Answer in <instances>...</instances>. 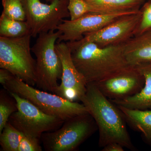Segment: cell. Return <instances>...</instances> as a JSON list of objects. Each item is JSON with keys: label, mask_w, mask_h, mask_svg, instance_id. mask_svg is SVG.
<instances>
[{"label": "cell", "mask_w": 151, "mask_h": 151, "mask_svg": "<svg viewBox=\"0 0 151 151\" xmlns=\"http://www.w3.org/2000/svg\"><path fill=\"white\" fill-rule=\"evenodd\" d=\"M141 10L124 16L100 29L85 34L80 42H92L101 47L122 44L135 35L140 21Z\"/></svg>", "instance_id": "10"}, {"label": "cell", "mask_w": 151, "mask_h": 151, "mask_svg": "<svg viewBox=\"0 0 151 151\" xmlns=\"http://www.w3.org/2000/svg\"><path fill=\"white\" fill-rule=\"evenodd\" d=\"M117 106L127 124L133 129L140 133L144 141L151 147V108L139 110Z\"/></svg>", "instance_id": "15"}, {"label": "cell", "mask_w": 151, "mask_h": 151, "mask_svg": "<svg viewBox=\"0 0 151 151\" xmlns=\"http://www.w3.org/2000/svg\"><path fill=\"white\" fill-rule=\"evenodd\" d=\"M76 69L86 83H96L133 67L124 53V44L101 47L92 42H66Z\"/></svg>", "instance_id": "1"}, {"label": "cell", "mask_w": 151, "mask_h": 151, "mask_svg": "<svg viewBox=\"0 0 151 151\" xmlns=\"http://www.w3.org/2000/svg\"><path fill=\"white\" fill-rule=\"evenodd\" d=\"M67 8L71 20L77 19L88 14L104 13L85 0H68Z\"/></svg>", "instance_id": "20"}, {"label": "cell", "mask_w": 151, "mask_h": 151, "mask_svg": "<svg viewBox=\"0 0 151 151\" xmlns=\"http://www.w3.org/2000/svg\"><path fill=\"white\" fill-rule=\"evenodd\" d=\"M143 76L145 84L137 94L125 99L111 100L117 105L131 109L146 110L151 108V61L134 66Z\"/></svg>", "instance_id": "13"}, {"label": "cell", "mask_w": 151, "mask_h": 151, "mask_svg": "<svg viewBox=\"0 0 151 151\" xmlns=\"http://www.w3.org/2000/svg\"><path fill=\"white\" fill-rule=\"evenodd\" d=\"M23 134L9 122L0 133V145L3 151H18Z\"/></svg>", "instance_id": "18"}, {"label": "cell", "mask_w": 151, "mask_h": 151, "mask_svg": "<svg viewBox=\"0 0 151 151\" xmlns=\"http://www.w3.org/2000/svg\"><path fill=\"white\" fill-rule=\"evenodd\" d=\"M94 84L110 100H119L139 93L144 86L145 79L133 66L118 75Z\"/></svg>", "instance_id": "12"}, {"label": "cell", "mask_w": 151, "mask_h": 151, "mask_svg": "<svg viewBox=\"0 0 151 151\" xmlns=\"http://www.w3.org/2000/svg\"><path fill=\"white\" fill-rule=\"evenodd\" d=\"M81 102L97 125L100 147L103 148L110 143H117L124 148L135 150L122 112L94 83L87 84L86 93Z\"/></svg>", "instance_id": "2"}, {"label": "cell", "mask_w": 151, "mask_h": 151, "mask_svg": "<svg viewBox=\"0 0 151 151\" xmlns=\"http://www.w3.org/2000/svg\"><path fill=\"white\" fill-rule=\"evenodd\" d=\"M31 34L17 37L0 36V68L30 86L36 85V59L32 55Z\"/></svg>", "instance_id": "5"}, {"label": "cell", "mask_w": 151, "mask_h": 151, "mask_svg": "<svg viewBox=\"0 0 151 151\" xmlns=\"http://www.w3.org/2000/svg\"><path fill=\"white\" fill-rule=\"evenodd\" d=\"M124 53L132 66L151 61V29L134 36L124 44Z\"/></svg>", "instance_id": "14"}, {"label": "cell", "mask_w": 151, "mask_h": 151, "mask_svg": "<svg viewBox=\"0 0 151 151\" xmlns=\"http://www.w3.org/2000/svg\"><path fill=\"white\" fill-rule=\"evenodd\" d=\"M55 50L63 68L61 82L56 94L72 102L81 101L86 93L87 83L73 63L71 49L66 42H56Z\"/></svg>", "instance_id": "11"}, {"label": "cell", "mask_w": 151, "mask_h": 151, "mask_svg": "<svg viewBox=\"0 0 151 151\" xmlns=\"http://www.w3.org/2000/svg\"><path fill=\"white\" fill-rule=\"evenodd\" d=\"M103 13L140 9L146 0H85Z\"/></svg>", "instance_id": "16"}, {"label": "cell", "mask_w": 151, "mask_h": 151, "mask_svg": "<svg viewBox=\"0 0 151 151\" xmlns=\"http://www.w3.org/2000/svg\"><path fill=\"white\" fill-rule=\"evenodd\" d=\"M4 88V87H3ZM18 110L16 99L5 88L0 91V133L8 122L10 117Z\"/></svg>", "instance_id": "19"}, {"label": "cell", "mask_w": 151, "mask_h": 151, "mask_svg": "<svg viewBox=\"0 0 151 151\" xmlns=\"http://www.w3.org/2000/svg\"><path fill=\"white\" fill-rule=\"evenodd\" d=\"M61 33L50 31L38 36L31 51L36 57V85L37 89L56 94L63 68L55 45Z\"/></svg>", "instance_id": "3"}, {"label": "cell", "mask_w": 151, "mask_h": 151, "mask_svg": "<svg viewBox=\"0 0 151 151\" xmlns=\"http://www.w3.org/2000/svg\"><path fill=\"white\" fill-rule=\"evenodd\" d=\"M10 93L16 100L18 110L8 122L24 135L40 139L44 133L58 129L64 123L62 119L45 114L27 99Z\"/></svg>", "instance_id": "7"}, {"label": "cell", "mask_w": 151, "mask_h": 151, "mask_svg": "<svg viewBox=\"0 0 151 151\" xmlns=\"http://www.w3.org/2000/svg\"><path fill=\"white\" fill-rule=\"evenodd\" d=\"M22 1L26 21L33 37L50 31H57L64 19L70 17L68 0H55L50 4H44L40 0Z\"/></svg>", "instance_id": "8"}, {"label": "cell", "mask_w": 151, "mask_h": 151, "mask_svg": "<svg viewBox=\"0 0 151 151\" xmlns=\"http://www.w3.org/2000/svg\"><path fill=\"white\" fill-rule=\"evenodd\" d=\"M31 34L26 21H21L9 18L1 14L0 17V36L17 37Z\"/></svg>", "instance_id": "17"}, {"label": "cell", "mask_w": 151, "mask_h": 151, "mask_svg": "<svg viewBox=\"0 0 151 151\" xmlns=\"http://www.w3.org/2000/svg\"><path fill=\"white\" fill-rule=\"evenodd\" d=\"M2 13L9 18L25 21L26 15L22 0H2Z\"/></svg>", "instance_id": "21"}, {"label": "cell", "mask_w": 151, "mask_h": 151, "mask_svg": "<svg viewBox=\"0 0 151 151\" xmlns=\"http://www.w3.org/2000/svg\"><path fill=\"white\" fill-rule=\"evenodd\" d=\"M139 10L119 11L107 13H90L75 20L63 19L57 30L61 33L57 42L81 40L85 34L96 31L122 17L136 13Z\"/></svg>", "instance_id": "9"}, {"label": "cell", "mask_w": 151, "mask_h": 151, "mask_svg": "<svg viewBox=\"0 0 151 151\" xmlns=\"http://www.w3.org/2000/svg\"><path fill=\"white\" fill-rule=\"evenodd\" d=\"M124 147L117 143L108 144L103 148V151H124Z\"/></svg>", "instance_id": "25"}, {"label": "cell", "mask_w": 151, "mask_h": 151, "mask_svg": "<svg viewBox=\"0 0 151 151\" xmlns=\"http://www.w3.org/2000/svg\"><path fill=\"white\" fill-rule=\"evenodd\" d=\"M14 76L9 70L4 68L0 69V83L4 86L14 78Z\"/></svg>", "instance_id": "24"}, {"label": "cell", "mask_w": 151, "mask_h": 151, "mask_svg": "<svg viewBox=\"0 0 151 151\" xmlns=\"http://www.w3.org/2000/svg\"><path fill=\"white\" fill-rule=\"evenodd\" d=\"M55 1V0H45V1L47 2H49L51 3L53 1Z\"/></svg>", "instance_id": "26"}, {"label": "cell", "mask_w": 151, "mask_h": 151, "mask_svg": "<svg viewBox=\"0 0 151 151\" xmlns=\"http://www.w3.org/2000/svg\"><path fill=\"white\" fill-rule=\"evenodd\" d=\"M97 129L89 113L74 116L64 121L59 129L42 135L40 140L46 151H74Z\"/></svg>", "instance_id": "6"}, {"label": "cell", "mask_w": 151, "mask_h": 151, "mask_svg": "<svg viewBox=\"0 0 151 151\" xmlns=\"http://www.w3.org/2000/svg\"><path fill=\"white\" fill-rule=\"evenodd\" d=\"M147 1L141 7V19L134 36L151 29V0Z\"/></svg>", "instance_id": "22"}, {"label": "cell", "mask_w": 151, "mask_h": 151, "mask_svg": "<svg viewBox=\"0 0 151 151\" xmlns=\"http://www.w3.org/2000/svg\"><path fill=\"white\" fill-rule=\"evenodd\" d=\"M3 86L9 92L29 100L45 114L64 121L88 113L83 103L72 102L56 94L36 89L15 76Z\"/></svg>", "instance_id": "4"}, {"label": "cell", "mask_w": 151, "mask_h": 151, "mask_svg": "<svg viewBox=\"0 0 151 151\" xmlns=\"http://www.w3.org/2000/svg\"><path fill=\"white\" fill-rule=\"evenodd\" d=\"M40 139L27 137L23 134L18 151H42Z\"/></svg>", "instance_id": "23"}]
</instances>
